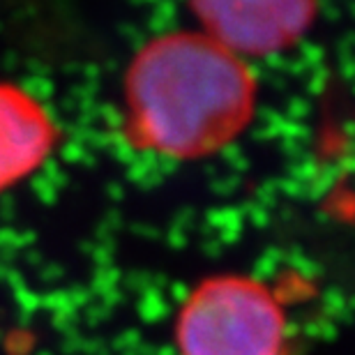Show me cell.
I'll return each mask as SVG.
<instances>
[{
	"mask_svg": "<svg viewBox=\"0 0 355 355\" xmlns=\"http://www.w3.org/2000/svg\"><path fill=\"white\" fill-rule=\"evenodd\" d=\"M259 109L252 65L198 31H171L134 53L123 86L125 137L166 159L226 150Z\"/></svg>",
	"mask_w": 355,
	"mask_h": 355,
	"instance_id": "cell-1",
	"label": "cell"
},
{
	"mask_svg": "<svg viewBox=\"0 0 355 355\" xmlns=\"http://www.w3.org/2000/svg\"><path fill=\"white\" fill-rule=\"evenodd\" d=\"M182 355H284L286 316L257 282L203 284L178 323Z\"/></svg>",
	"mask_w": 355,
	"mask_h": 355,
	"instance_id": "cell-2",
	"label": "cell"
},
{
	"mask_svg": "<svg viewBox=\"0 0 355 355\" xmlns=\"http://www.w3.org/2000/svg\"><path fill=\"white\" fill-rule=\"evenodd\" d=\"M198 33L250 62L293 49L311 31L318 0H187Z\"/></svg>",
	"mask_w": 355,
	"mask_h": 355,
	"instance_id": "cell-3",
	"label": "cell"
},
{
	"mask_svg": "<svg viewBox=\"0 0 355 355\" xmlns=\"http://www.w3.org/2000/svg\"><path fill=\"white\" fill-rule=\"evenodd\" d=\"M55 146V125L37 97L0 81V191L44 164Z\"/></svg>",
	"mask_w": 355,
	"mask_h": 355,
	"instance_id": "cell-4",
	"label": "cell"
}]
</instances>
